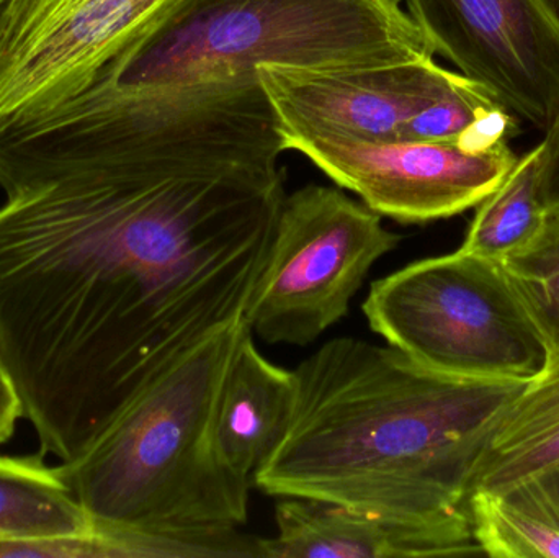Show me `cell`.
<instances>
[{
  "label": "cell",
  "mask_w": 559,
  "mask_h": 558,
  "mask_svg": "<svg viewBox=\"0 0 559 558\" xmlns=\"http://www.w3.org/2000/svg\"><path fill=\"white\" fill-rule=\"evenodd\" d=\"M519 121L498 98L463 75L449 94L413 115L401 127L397 140L485 150L511 141L519 133Z\"/></svg>",
  "instance_id": "18"
},
{
  "label": "cell",
  "mask_w": 559,
  "mask_h": 558,
  "mask_svg": "<svg viewBox=\"0 0 559 558\" xmlns=\"http://www.w3.org/2000/svg\"><path fill=\"white\" fill-rule=\"evenodd\" d=\"M542 143L518 157L504 180L479 203L460 249L501 261L537 238L548 219L542 199Z\"/></svg>",
  "instance_id": "17"
},
{
  "label": "cell",
  "mask_w": 559,
  "mask_h": 558,
  "mask_svg": "<svg viewBox=\"0 0 559 558\" xmlns=\"http://www.w3.org/2000/svg\"><path fill=\"white\" fill-rule=\"evenodd\" d=\"M282 134L286 151H298L368 209L400 223L436 222L478 206L519 157L509 141L476 150L432 141Z\"/></svg>",
  "instance_id": "8"
},
{
  "label": "cell",
  "mask_w": 559,
  "mask_h": 558,
  "mask_svg": "<svg viewBox=\"0 0 559 558\" xmlns=\"http://www.w3.org/2000/svg\"><path fill=\"white\" fill-rule=\"evenodd\" d=\"M91 520L58 467L43 455H0V539L91 531Z\"/></svg>",
  "instance_id": "16"
},
{
  "label": "cell",
  "mask_w": 559,
  "mask_h": 558,
  "mask_svg": "<svg viewBox=\"0 0 559 558\" xmlns=\"http://www.w3.org/2000/svg\"><path fill=\"white\" fill-rule=\"evenodd\" d=\"M540 477L547 480V484L550 485L551 490H554V494L557 495L559 500V467L554 468V471L548 472V474L540 475Z\"/></svg>",
  "instance_id": "23"
},
{
  "label": "cell",
  "mask_w": 559,
  "mask_h": 558,
  "mask_svg": "<svg viewBox=\"0 0 559 558\" xmlns=\"http://www.w3.org/2000/svg\"><path fill=\"white\" fill-rule=\"evenodd\" d=\"M364 313L388 346L450 376L532 380L550 354L501 262L463 249L378 278Z\"/></svg>",
  "instance_id": "6"
},
{
  "label": "cell",
  "mask_w": 559,
  "mask_h": 558,
  "mask_svg": "<svg viewBox=\"0 0 559 558\" xmlns=\"http://www.w3.org/2000/svg\"><path fill=\"white\" fill-rule=\"evenodd\" d=\"M280 166L85 170L5 192L0 357L61 464L167 370L246 320L285 200Z\"/></svg>",
  "instance_id": "1"
},
{
  "label": "cell",
  "mask_w": 559,
  "mask_h": 558,
  "mask_svg": "<svg viewBox=\"0 0 559 558\" xmlns=\"http://www.w3.org/2000/svg\"><path fill=\"white\" fill-rule=\"evenodd\" d=\"M403 2L176 0L81 91H173L258 74L269 64L325 69L433 58Z\"/></svg>",
  "instance_id": "5"
},
{
  "label": "cell",
  "mask_w": 559,
  "mask_h": 558,
  "mask_svg": "<svg viewBox=\"0 0 559 558\" xmlns=\"http://www.w3.org/2000/svg\"><path fill=\"white\" fill-rule=\"evenodd\" d=\"M295 376L288 431L252 484L407 520L469 513L476 459L528 382L437 372L355 337L322 344Z\"/></svg>",
  "instance_id": "2"
},
{
  "label": "cell",
  "mask_w": 559,
  "mask_h": 558,
  "mask_svg": "<svg viewBox=\"0 0 559 558\" xmlns=\"http://www.w3.org/2000/svg\"><path fill=\"white\" fill-rule=\"evenodd\" d=\"M9 2V0H0V9H2L5 3Z\"/></svg>",
  "instance_id": "25"
},
{
  "label": "cell",
  "mask_w": 559,
  "mask_h": 558,
  "mask_svg": "<svg viewBox=\"0 0 559 558\" xmlns=\"http://www.w3.org/2000/svg\"><path fill=\"white\" fill-rule=\"evenodd\" d=\"M248 321L187 353L104 438L59 474L94 524L151 541L163 558L261 557L251 482L223 455L218 413Z\"/></svg>",
  "instance_id": "3"
},
{
  "label": "cell",
  "mask_w": 559,
  "mask_h": 558,
  "mask_svg": "<svg viewBox=\"0 0 559 558\" xmlns=\"http://www.w3.org/2000/svg\"><path fill=\"white\" fill-rule=\"evenodd\" d=\"M258 75L280 130L368 141L397 140L413 115L463 78L433 58L325 69L269 64Z\"/></svg>",
  "instance_id": "10"
},
{
  "label": "cell",
  "mask_w": 559,
  "mask_h": 558,
  "mask_svg": "<svg viewBox=\"0 0 559 558\" xmlns=\"http://www.w3.org/2000/svg\"><path fill=\"white\" fill-rule=\"evenodd\" d=\"M499 262L548 353L559 349V210L531 245Z\"/></svg>",
  "instance_id": "19"
},
{
  "label": "cell",
  "mask_w": 559,
  "mask_h": 558,
  "mask_svg": "<svg viewBox=\"0 0 559 558\" xmlns=\"http://www.w3.org/2000/svg\"><path fill=\"white\" fill-rule=\"evenodd\" d=\"M436 55L519 120L547 133L559 115V25L547 0H404Z\"/></svg>",
  "instance_id": "9"
},
{
  "label": "cell",
  "mask_w": 559,
  "mask_h": 558,
  "mask_svg": "<svg viewBox=\"0 0 559 558\" xmlns=\"http://www.w3.org/2000/svg\"><path fill=\"white\" fill-rule=\"evenodd\" d=\"M285 140L258 74L159 92L87 87L0 120V189L136 166H280Z\"/></svg>",
  "instance_id": "4"
},
{
  "label": "cell",
  "mask_w": 559,
  "mask_h": 558,
  "mask_svg": "<svg viewBox=\"0 0 559 558\" xmlns=\"http://www.w3.org/2000/svg\"><path fill=\"white\" fill-rule=\"evenodd\" d=\"M277 534L261 537L262 558L479 557L469 513L407 520L306 498H280Z\"/></svg>",
  "instance_id": "12"
},
{
  "label": "cell",
  "mask_w": 559,
  "mask_h": 558,
  "mask_svg": "<svg viewBox=\"0 0 559 558\" xmlns=\"http://www.w3.org/2000/svg\"><path fill=\"white\" fill-rule=\"evenodd\" d=\"M176 0H56L0 61V120L78 94Z\"/></svg>",
  "instance_id": "11"
},
{
  "label": "cell",
  "mask_w": 559,
  "mask_h": 558,
  "mask_svg": "<svg viewBox=\"0 0 559 558\" xmlns=\"http://www.w3.org/2000/svg\"><path fill=\"white\" fill-rule=\"evenodd\" d=\"M381 218L335 187L312 183L285 195L246 314L252 334L308 346L341 321L371 268L400 246Z\"/></svg>",
  "instance_id": "7"
},
{
  "label": "cell",
  "mask_w": 559,
  "mask_h": 558,
  "mask_svg": "<svg viewBox=\"0 0 559 558\" xmlns=\"http://www.w3.org/2000/svg\"><path fill=\"white\" fill-rule=\"evenodd\" d=\"M56 0H9L0 9V58L41 22Z\"/></svg>",
  "instance_id": "20"
},
{
  "label": "cell",
  "mask_w": 559,
  "mask_h": 558,
  "mask_svg": "<svg viewBox=\"0 0 559 558\" xmlns=\"http://www.w3.org/2000/svg\"><path fill=\"white\" fill-rule=\"evenodd\" d=\"M52 5H55V3H52ZM52 5H51V7H52ZM48 12H49V10H48ZM43 19H45V16H43Z\"/></svg>",
  "instance_id": "26"
},
{
  "label": "cell",
  "mask_w": 559,
  "mask_h": 558,
  "mask_svg": "<svg viewBox=\"0 0 559 558\" xmlns=\"http://www.w3.org/2000/svg\"><path fill=\"white\" fill-rule=\"evenodd\" d=\"M468 510L483 556L559 558V500L544 477L475 491Z\"/></svg>",
  "instance_id": "15"
},
{
  "label": "cell",
  "mask_w": 559,
  "mask_h": 558,
  "mask_svg": "<svg viewBox=\"0 0 559 558\" xmlns=\"http://www.w3.org/2000/svg\"><path fill=\"white\" fill-rule=\"evenodd\" d=\"M547 3L559 25V0H547Z\"/></svg>",
  "instance_id": "24"
},
{
  "label": "cell",
  "mask_w": 559,
  "mask_h": 558,
  "mask_svg": "<svg viewBox=\"0 0 559 558\" xmlns=\"http://www.w3.org/2000/svg\"><path fill=\"white\" fill-rule=\"evenodd\" d=\"M542 161V199L548 212L559 210V115L554 127L545 133Z\"/></svg>",
  "instance_id": "21"
},
{
  "label": "cell",
  "mask_w": 559,
  "mask_h": 558,
  "mask_svg": "<svg viewBox=\"0 0 559 558\" xmlns=\"http://www.w3.org/2000/svg\"><path fill=\"white\" fill-rule=\"evenodd\" d=\"M23 418L22 400L19 390L0 357V446L15 435L16 423Z\"/></svg>",
  "instance_id": "22"
},
{
  "label": "cell",
  "mask_w": 559,
  "mask_h": 558,
  "mask_svg": "<svg viewBox=\"0 0 559 558\" xmlns=\"http://www.w3.org/2000/svg\"><path fill=\"white\" fill-rule=\"evenodd\" d=\"M298 380L265 359L249 331L229 367L218 413L219 448L228 464L252 484L295 413Z\"/></svg>",
  "instance_id": "13"
},
{
  "label": "cell",
  "mask_w": 559,
  "mask_h": 558,
  "mask_svg": "<svg viewBox=\"0 0 559 558\" xmlns=\"http://www.w3.org/2000/svg\"><path fill=\"white\" fill-rule=\"evenodd\" d=\"M559 467V349L525 383L489 432L468 484L475 491H496Z\"/></svg>",
  "instance_id": "14"
}]
</instances>
